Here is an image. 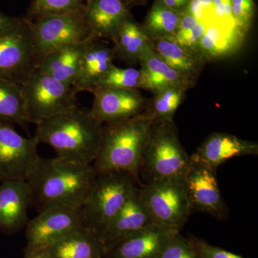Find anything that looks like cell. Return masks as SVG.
Wrapping results in <instances>:
<instances>
[{
    "instance_id": "obj_1",
    "label": "cell",
    "mask_w": 258,
    "mask_h": 258,
    "mask_svg": "<svg viewBox=\"0 0 258 258\" xmlns=\"http://www.w3.org/2000/svg\"><path fill=\"white\" fill-rule=\"evenodd\" d=\"M96 175L92 164L57 157L40 158L26 181L31 190L32 203L41 211L54 206L81 208Z\"/></svg>"
},
{
    "instance_id": "obj_2",
    "label": "cell",
    "mask_w": 258,
    "mask_h": 258,
    "mask_svg": "<svg viewBox=\"0 0 258 258\" xmlns=\"http://www.w3.org/2000/svg\"><path fill=\"white\" fill-rule=\"evenodd\" d=\"M103 125L89 111L75 106L37 123L34 137L52 147L57 157L92 164L99 152Z\"/></svg>"
},
{
    "instance_id": "obj_3",
    "label": "cell",
    "mask_w": 258,
    "mask_h": 258,
    "mask_svg": "<svg viewBox=\"0 0 258 258\" xmlns=\"http://www.w3.org/2000/svg\"><path fill=\"white\" fill-rule=\"evenodd\" d=\"M154 120L147 111L103 125L101 147L92 164L96 173L120 171L139 183L142 157Z\"/></svg>"
},
{
    "instance_id": "obj_4",
    "label": "cell",
    "mask_w": 258,
    "mask_h": 258,
    "mask_svg": "<svg viewBox=\"0 0 258 258\" xmlns=\"http://www.w3.org/2000/svg\"><path fill=\"white\" fill-rule=\"evenodd\" d=\"M191 158L180 142L174 121L154 122L142 157L141 171L149 181L183 179Z\"/></svg>"
},
{
    "instance_id": "obj_5",
    "label": "cell",
    "mask_w": 258,
    "mask_h": 258,
    "mask_svg": "<svg viewBox=\"0 0 258 258\" xmlns=\"http://www.w3.org/2000/svg\"><path fill=\"white\" fill-rule=\"evenodd\" d=\"M137 184L127 173H97L94 184L81 207L85 226L100 236L137 189Z\"/></svg>"
},
{
    "instance_id": "obj_6",
    "label": "cell",
    "mask_w": 258,
    "mask_h": 258,
    "mask_svg": "<svg viewBox=\"0 0 258 258\" xmlns=\"http://www.w3.org/2000/svg\"><path fill=\"white\" fill-rule=\"evenodd\" d=\"M28 123L35 125L75 106L73 86L57 81L38 67L20 83Z\"/></svg>"
},
{
    "instance_id": "obj_7",
    "label": "cell",
    "mask_w": 258,
    "mask_h": 258,
    "mask_svg": "<svg viewBox=\"0 0 258 258\" xmlns=\"http://www.w3.org/2000/svg\"><path fill=\"white\" fill-rule=\"evenodd\" d=\"M153 223L180 232L191 210L183 179H156L139 188Z\"/></svg>"
},
{
    "instance_id": "obj_8",
    "label": "cell",
    "mask_w": 258,
    "mask_h": 258,
    "mask_svg": "<svg viewBox=\"0 0 258 258\" xmlns=\"http://www.w3.org/2000/svg\"><path fill=\"white\" fill-rule=\"evenodd\" d=\"M29 22L38 62L56 49L94 37L85 18L83 8L46 15Z\"/></svg>"
},
{
    "instance_id": "obj_9",
    "label": "cell",
    "mask_w": 258,
    "mask_h": 258,
    "mask_svg": "<svg viewBox=\"0 0 258 258\" xmlns=\"http://www.w3.org/2000/svg\"><path fill=\"white\" fill-rule=\"evenodd\" d=\"M37 64L30 22L20 18L0 32V78L20 84Z\"/></svg>"
},
{
    "instance_id": "obj_10",
    "label": "cell",
    "mask_w": 258,
    "mask_h": 258,
    "mask_svg": "<svg viewBox=\"0 0 258 258\" xmlns=\"http://www.w3.org/2000/svg\"><path fill=\"white\" fill-rule=\"evenodd\" d=\"M81 208L54 206L45 208L29 220L25 251L46 250L70 232L84 227Z\"/></svg>"
},
{
    "instance_id": "obj_11",
    "label": "cell",
    "mask_w": 258,
    "mask_h": 258,
    "mask_svg": "<svg viewBox=\"0 0 258 258\" xmlns=\"http://www.w3.org/2000/svg\"><path fill=\"white\" fill-rule=\"evenodd\" d=\"M13 123L0 120V179L26 181L40 157L35 137L25 138Z\"/></svg>"
},
{
    "instance_id": "obj_12",
    "label": "cell",
    "mask_w": 258,
    "mask_h": 258,
    "mask_svg": "<svg viewBox=\"0 0 258 258\" xmlns=\"http://www.w3.org/2000/svg\"><path fill=\"white\" fill-rule=\"evenodd\" d=\"M183 181L191 212L208 214L219 220L227 217L228 210L219 188L215 169L191 159Z\"/></svg>"
},
{
    "instance_id": "obj_13",
    "label": "cell",
    "mask_w": 258,
    "mask_h": 258,
    "mask_svg": "<svg viewBox=\"0 0 258 258\" xmlns=\"http://www.w3.org/2000/svg\"><path fill=\"white\" fill-rule=\"evenodd\" d=\"M94 96L90 113L103 124L117 123L142 114L149 99L137 89L103 88L92 92Z\"/></svg>"
},
{
    "instance_id": "obj_14",
    "label": "cell",
    "mask_w": 258,
    "mask_h": 258,
    "mask_svg": "<svg viewBox=\"0 0 258 258\" xmlns=\"http://www.w3.org/2000/svg\"><path fill=\"white\" fill-rule=\"evenodd\" d=\"M152 224L137 187L100 235L105 254L120 241Z\"/></svg>"
},
{
    "instance_id": "obj_15",
    "label": "cell",
    "mask_w": 258,
    "mask_h": 258,
    "mask_svg": "<svg viewBox=\"0 0 258 258\" xmlns=\"http://www.w3.org/2000/svg\"><path fill=\"white\" fill-rule=\"evenodd\" d=\"M257 154V142L230 134L214 132L205 139L190 157L217 170L219 166L232 158Z\"/></svg>"
},
{
    "instance_id": "obj_16",
    "label": "cell",
    "mask_w": 258,
    "mask_h": 258,
    "mask_svg": "<svg viewBox=\"0 0 258 258\" xmlns=\"http://www.w3.org/2000/svg\"><path fill=\"white\" fill-rule=\"evenodd\" d=\"M178 231L152 224L120 241L106 252L108 258H159Z\"/></svg>"
},
{
    "instance_id": "obj_17",
    "label": "cell",
    "mask_w": 258,
    "mask_h": 258,
    "mask_svg": "<svg viewBox=\"0 0 258 258\" xmlns=\"http://www.w3.org/2000/svg\"><path fill=\"white\" fill-rule=\"evenodd\" d=\"M32 203L31 190L27 181H3L0 185V229L14 232L26 226Z\"/></svg>"
},
{
    "instance_id": "obj_18",
    "label": "cell",
    "mask_w": 258,
    "mask_h": 258,
    "mask_svg": "<svg viewBox=\"0 0 258 258\" xmlns=\"http://www.w3.org/2000/svg\"><path fill=\"white\" fill-rule=\"evenodd\" d=\"M83 13L93 36L100 40H113L132 16L122 0H87Z\"/></svg>"
},
{
    "instance_id": "obj_19",
    "label": "cell",
    "mask_w": 258,
    "mask_h": 258,
    "mask_svg": "<svg viewBox=\"0 0 258 258\" xmlns=\"http://www.w3.org/2000/svg\"><path fill=\"white\" fill-rule=\"evenodd\" d=\"M115 59L112 47L100 39H91L85 50L79 74L73 86L75 91L92 92L96 83L114 66Z\"/></svg>"
},
{
    "instance_id": "obj_20",
    "label": "cell",
    "mask_w": 258,
    "mask_h": 258,
    "mask_svg": "<svg viewBox=\"0 0 258 258\" xmlns=\"http://www.w3.org/2000/svg\"><path fill=\"white\" fill-rule=\"evenodd\" d=\"M139 64L142 74L141 89L147 90L153 93L169 86L182 85L191 88L195 85L166 64L154 52L151 45L144 51Z\"/></svg>"
},
{
    "instance_id": "obj_21",
    "label": "cell",
    "mask_w": 258,
    "mask_h": 258,
    "mask_svg": "<svg viewBox=\"0 0 258 258\" xmlns=\"http://www.w3.org/2000/svg\"><path fill=\"white\" fill-rule=\"evenodd\" d=\"M91 39L66 45L49 52L40 59L37 67L57 81L69 86H74L85 50Z\"/></svg>"
},
{
    "instance_id": "obj_22",
    "label": "cell",
    "mask_w": 258,
    "mask_h": 258,
    "mask_svg": "<svg viewBox=\"0 0 258 258\" xmlns=\"http://www.w3.org/2000/svg\"><path fill=\"white\" fill-rule=\"evenodd\" d=\"M49 258H104L100 236L87 227L70 232L47 249Z\"/></svg>"
},
{
    "instance_id": "obj_23",
    "label": "cell",
    "mask_w": 258,
    "mask_h": 258,
    "mask_svg": "<svg viewBox=\"0 0 258 258\" xmlns=\"http://www.w3.org/2000/svg\"><path fill=\"white\" fill-rule=\"evenodd\" d=\"M151 46L166 64L196 83L205 64L202 57L181 47L172 37L152 40Z\"/></svg>"
},
{
    "instance_id": "obj_24",
    "label": "cell",
    "mask_w": 258,
    "mask_h": 258,
    "mask_svg": "<svg viewBox=\"0 0 258 258\" xmlns=\"http://www.w3.org/2000/svg\"><path fill=\"white\" fill-rule=\"evenodd\" d=\"M244 32L235 24L212 21L207 24L198 47V54L205 62L222 57L238 43V37Z\"/></svg>"
},
{
    "instance_id": "obj_25",
    "label": "cell",
    "mask_w": 258,
    "mask_h": 258,
    "mask_svg": "<svg viewBox=\"0 0 258 258\" xmlns=\"http://www.w3.org/2000/svg\"><path fill=\"white\" fill-rule=\"evenodd\" d=\"M111 41L115 59H119L130 66L139 64L144 51L151 45V40L142 25L132 16L120 27Z\"/></svg>"
},
{
    "instance_id": "obj_26",
    "label": "cell",
    "mask_w": 258,
    "mask_h": 258,
    "mask_svg": "<svg viewBox=\"0 0 258 258\" xmlns=\"http://www.w3.org/2000/svg\"><path fill=\"white\" fill-rule=\"evenodd\" d=\"M181 16V13L170 9L159 0H154L143 25H141L151 40L171 37L177 31Z\"/></svg>"
},
{
    "instance_id": "obj_27",
    "label": "cell",
    "mask_w": 258,
    "mask_h": 258,
    "mask_svg": "<svg viewBox=\"0 0 258 258\" xmlns=\"http://www.w3.org/2000/svg\"><path fill=\"white\" fill-rule=\"evenodd\" d=\"M189 86H169L153 93L146 111L154 122L174 121V115L184 101Z\"/></svg>"
},
{
    "instance_id": "obj_28",
    "label": "cell",
    "mask_w": 258,
    "mask_h": 258,
    "mask_svg": "<svg viewBox=\"0 0 258 258\" xmlns=\"http://www.w3.org/2000/svg\"><path fill=\"white\" fill-rule=\"evenodd\" d=\"M0 120L25 126V115L22 88L19 83L0 78Z\"/></svg>"
},
{
    "instance_id": "obj_29",
    "label": "cell",
    "mask_w": 258,
    "mask_h": 258,
    "mask_svg": "<svg viewBox=\"0 0 258 258\" xmlns=\"http://www.w3.org/2000/svg\"><path fill=\"white\" fill-rule=\"evenodd\" d=\"M206 28V23L185 11L181 13L177 31L171 37L181 47L199 55V45Z\"/></svg>"
},
{
    "instance_id": "obj_30",
    "label": "cell",
    "mask_w": 258,
    "mask_h": 258,
    "mask_svg": "<svg viewBox=\"0 0 258 258\" xmlns=\"http://www.w3.org/2000/svg\"><path fill=\"white\" fill-rule=\"evenodd\" d=\"M141 82L142 74L140 70L134 68L123 69L116 67L114 64L96 83L93 91L103 88L141 90Z\"/></svg>"
},
{
    "instance_id": "obj_31",
    "label": "cell",
    "mask_w": 258,
    "mask_h": 258,
    "mask_svg": "<svg viewBox=\"0 0 258 258\" xmlns=\"http://www.w3.org/2000/svg\"><path fill=\"white\" fill-rule=\"evenodd\" d=\"M84 0H32L25 18L33 21L46 15L82 9Z\"/></svg>"
},
{
    "instance_id": "obj_32",
    "label": "cell",
    "mask_w": 258,
    "mask_h": 258,
    "mask_svg": "<svg viewBox=\"0 0 258 258\" xmlns=\"http://www.w3.org/2000/svg\"><path fill=\"white\" fill-rule=\"evenodd\" d=\"M159 258H200L191 240L180 232L173 236L166 244Z\"/></svg>"
},
{
    "instance_id": "obj_33",
    "label": "cell",
    "mask_w": 258,
    "mask_h": 258,
    "mask_svg": "<svg viewBox=\"0 0 258 258\" xmlns=\"http://www.w3.org/2000/svg\"><path fill=\"white\" fill-rule=\"evenodd\" d=\"M255 5L254 0H231V12L235 25L246 32L254 18Z\"/></svg>"
},
{
    "instance_id": "obj_34",
    "label": "cell",
    "mask_w": 258,
    "mask_h": 258,
    "mask_svg": "<svg viewBox=\"0 0 258 258\" xmlns=\"http://www.w3.org/2000/svg\"><path fill=\"white\" fill-rule=\"evenodd\" d=\"M191 240L200 258H247L212 245L204 240L198 239Z\"/></svg>"
},
{
    "instance_id": "obj_35",
    "label": "cell",
    "mask_w": 258,
    "mask_h": 258,
    "mask_svg": "<svg viewBox=\"0 0 258 258\" xmlns=\"http://www.w3.org/2000/svg\"><path fill=\"white\" fill-rule=\"evenodd\" d=\"M18 17L10 16L0 11V32L4 31L14 25L19 20Z\"/></svg>"
},
{
    "instance_id": "obj_36",
    "label": "cell",
    "mask_w": 258,
    "mask_h": 258,
    "mask_svg": "<svg viewBox=\"0 0 258 258\" xmlns=\"http://www.w3.org/2000/svg\"><path fill=\"white\" fill-rule=\"evenodd\" d=\"M24 258H49L47 250L25 251Z\"/></svg>"
},
{
    "instance_id": "obj_37",
    "label": "cell",
    "mask_w": 258,
    "mask_h": 258,
    "mask_svg": "<svg viewBox=\"0 0 258 258\" xmlns=\"http://www.w3.org/2000/svg\"><path fill=\"white\" fill-rule=\"evenodd\" d=\"M122 1L128 8L129 6H132V5L141 4L143 3L144 0H122Z\"/></svg>"
},
{
    "instance_id": "obj_38",
    "label": "cell",
    "mask_w": 258,
    "mask_h": 258,
    "mask_svg": "<svg viewBox=\"0 0 258 258\" xmlns=\"http://www.w3.org/2000/svg\"><path fill=\"white\" fill-rule=\"evenodd\" d=\"M86 1H87V0H84V3H86Z\"/></svg>"
}]
</instances>
